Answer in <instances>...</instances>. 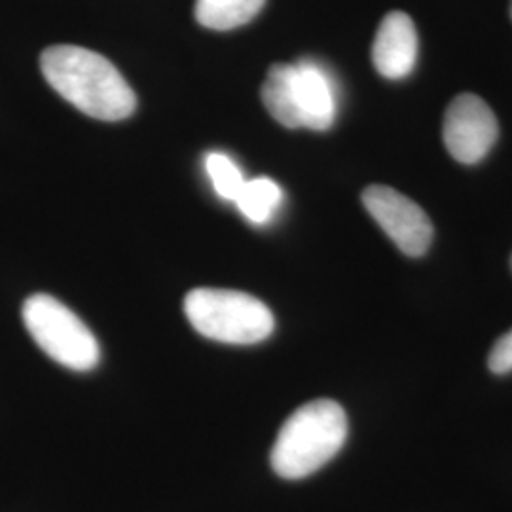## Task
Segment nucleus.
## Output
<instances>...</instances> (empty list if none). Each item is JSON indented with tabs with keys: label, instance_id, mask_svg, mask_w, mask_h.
<instances>
[{
	"label": "nucleus",
	"instance_id": "f8f14e48",
	"mask_svg": "<svg viewBox=\"0 0 512 512\" xmlns=\"http://www.w3.org/2000/svg\"><path fill=\"white\" fill-rule=\"evenodd\" d=\"M488 366L494 374H507L512 370V330L503 334L494 344L488 357Z\"/></svg>",
	"mask_w": 512,
	"mask_h": 512
},
{
	"label": "nucleus",
	"instance_id": "423d86ee",
	"mask_svg": "<svg viewBox=\"0 0 512 512\" xmlns=\"http://www.w3.org/2000/svg\"><path fill=\"white\" fill-rule=\"evenodd\" d=\"M370 217L406 256H423L433 241V224L418 203L395 188L372 184L363 192Z\"/></svg>",
	"mask_w": 512,
	"mask_h": 512
},
{
	"label": "nucleus",
	"instance_id": "9b49d317",
	"mask_svg": "<svg viewBox=\"0 0 512 512\" xmlns=\"http://www.w3.org/2000/svg\"><path fill=\"white\" fill-rule=\"evenodd\" d=\"M205 171L220 198L226 202H236L239 190L245 184V177L238 164L222 152H211L205 158Z\"/></svg>",
	"mask_w": 512,
	"mask_h": 512
},
{
	"label": "nucleus",
	"instance_id": "9d476101",
	"mask_svg": "<svg viewBox=\"0 0 512 512\" xmlns=\"http://www.w3.org/2000/svg\"><path fill=\"white\" fill-rule=\"evenodd\" d=\"M234 203L245 219L262 226L274 219L279 211L283 203V190L270 177H256L245 181Z\"/></svg>",
	"mask_w": 512,
	"mask_h": 512
},
{
	"label": "nucleus",
	"instance_id": "39448f33",
	"mask_svg": "<svg viewBox=\"0 0 512 512\" xmlns=\"http://www.w3.org/2000/svg\"><path fill=\"white\" fill-rule=\"evenodd\" d=\"M23 323L55 363L71 370H92L99 363V344L84 321L50 294H33L23 304Z\"/></svg>",
	"mask_w": 512,
	"mask_h": 512
},
{
	"label": "nucleus",
	"instance_id": "ddd939ff",
	"mask_svg": "<svg viewBox=\"0 0 512 512\" xmlns=\"http://www.w3.org/2000/svg\"><path fill=\"white\" fill-rule=\"evenodd\" d=\"M511 18H512V4H511Z\"/></svg>",
	"mask_w": 512,
	"mask_h": 512
},
{
	"label": "nucleus",
	"instance_id": "7ed1b4c3",
	"mask_svg": "<svg viewBox=\"0 0 512 512\" xmlns=\"http://www.w3.org/2000/svg\"><path fill=\"white\" fill-rule=\"evenodd\" d=\"M262 103L289 129L327 131L336 120V88L317 63H275L262 84Z\"/></svg>",
	"mask_w": 512,
	"mask_h": 512
},
{
	"label": "nucleus",
	"instance_id": "f257e3e1",
	"mask_svg": "<svg viewBox=\"0 0 512 512\" xmlns=\"http://www.w3.org/2000/svg\"><path fill=\"white\" fill-rule=\"evenodd\" d=\"M40 69L48 84L84 114L118 122L133 114L137 97L128 82L107 57L73 46L59 44L40 55Z\"/></svg>",
	"mask_w": 512,
	"mask_h": 512
},
{
	"label": "nucleus",
	"instance_id": "4468645a",
	"mask_svg": "<svg viewBox=\"0 0 512 512\" xmlns=\"http://www.w3.org/2000/svg\"><path fill=\"white\" fill-rule=\"evenodd\" d=\"M511 266H512V260H511Z\"/></svg>",
	"mask_w": 512,
	"mask_h": 512
},
{
	"label": "nucleus",
	"instance_id": "6e6552de",
	"mask_svg": "<svg viewBox=\"0 0 512 512\" xmlns=\"http://www.w3.org/2000/svg\"><path fill=\"white\" fill-rule=\"evenodd\" d=\"M372 61L376 71L389 80H401L414 71L418 33L408 14L389 12L385 16L374 38Z\"/></svg>",
	"mask_w": 512,
	"mask_h": 512
},
{
	"label": "nucleus",
	"instance_id": "0eeeda50",
	"mask_svg": "<svg viewBox=\"0 0 512 512\" xmlns=\"http://www.w3.org/2000/svg\"><path fill=\"white\" fill-rule=\"evenodd\" d=\"M497 118L475 93L458 95L444 116V145L459 164H478L497 141Z\"/></svg>",
	"mask_w": 512,
	"mask_h": 512
},
{
	"label": "nucleus",
	"instance_id": "f03ea898",
	"mask_svg": "<svg viewBox=\"0 0 512 512\" xmlns=\"http://www.w3.org/2000/svg\"><path fill=\"white\" fill-rule=\"evenodd\" d=\"M346 437L344 408L330 399L311 401L283 423L272 448V467L289 480L313 475L342 450Z\"/></svg>",
	"mask_w": 512,
	"mask_h": 512
},
{
	"label": "nucleus",
	"instance_id": "20e7f679",
	"mask_svg": "<svg viewBox=\"0 0 512 512\" xmlns=\"http://www.w3.org/2000/svg\"><path fill=\"white\" fill-rule=\"evenodd\" d=\"M190 325L209 340L251 346L274 332V313L251 294L228 289H194L184 298Z\"/></svg>",
	"mask_w": 512,
	"mask_h": 512
},
{
	"label": "nucleus",
	"instance_id": "1a4fd4ad",
	"mask_svg": "<svg viewBox=\"0 0 512 512\" xmlns=\"http://www.w3.org/2000/svg\"><path fill=\"white\" fill-rule=\"evenodd\" d=\"M266 0H196V19L213 31H230L249 23L264 8Z\"/></svg>",
	"mask_w": 512,
	"mask_h": 512
}]
</instances>
